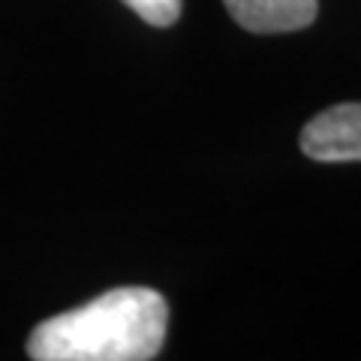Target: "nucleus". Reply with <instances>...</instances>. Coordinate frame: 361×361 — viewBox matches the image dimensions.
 I'll return each mask as SVG.
<instances>
[{
	"instance_id": "7ed1b4c3",
	"label": "nucleus",
	"mask_w": 361,
	"mask_h": 361,
	"mask_svg": "<svg viewBox=\"0 0 361 361\" xmlns=\"http://www.w3.org/2000/svg\"><path fill=\"white\" fill-rule=\"evenodd\" d=\"M229 16L250 33H289L316 21L319 0H223Z\"/></svg>"
},
{
	"instance_id": "f03ea898",
	"label": "nucleus",
	"mask_w": 361,
	"mask_h": 361,
	"mask_svg": "<svg viewBox=\"0 0 361 361\" xmlns=\"http://www.w3.org/2000/svg\"><path fill=\"white\" fill-rule=\"evenodd\" d=\"M301 151L319 163H361V103L331 106L304 123Z\"/></svg>"
},
{
	"instance_id": "f257e3e1",
	"label": "nucleus",
	"mask_w": 361,
	"mask_h": 361,
	"mask_svg": "<svg viewBox=\"0 0 361 361\" xmlns=\"http://www.w3.org/2000/svg\"><path fill=\"white\" fill-rule=\"evenodd\" d=\"M169 304L157 289L121 286L39 322L27 341L37 361H148L163 349Z\"/></svg>"
},
{
	"instance_id": "20e7f679",
	"label": "nucleus",
	"mask_w": 361,
	"mask_h": 361,
	"mask_svg": "<svg viewBox=\"0 0 361 361\" xmlns=\"http://www.w3.org/2000/svg\"><path fill=\"white\" fill-rule=\"evenodd\" d=\"M142 21L154 27H169L175 25L180 16V0H123Z\"/></svg>"
}]
</instances>
